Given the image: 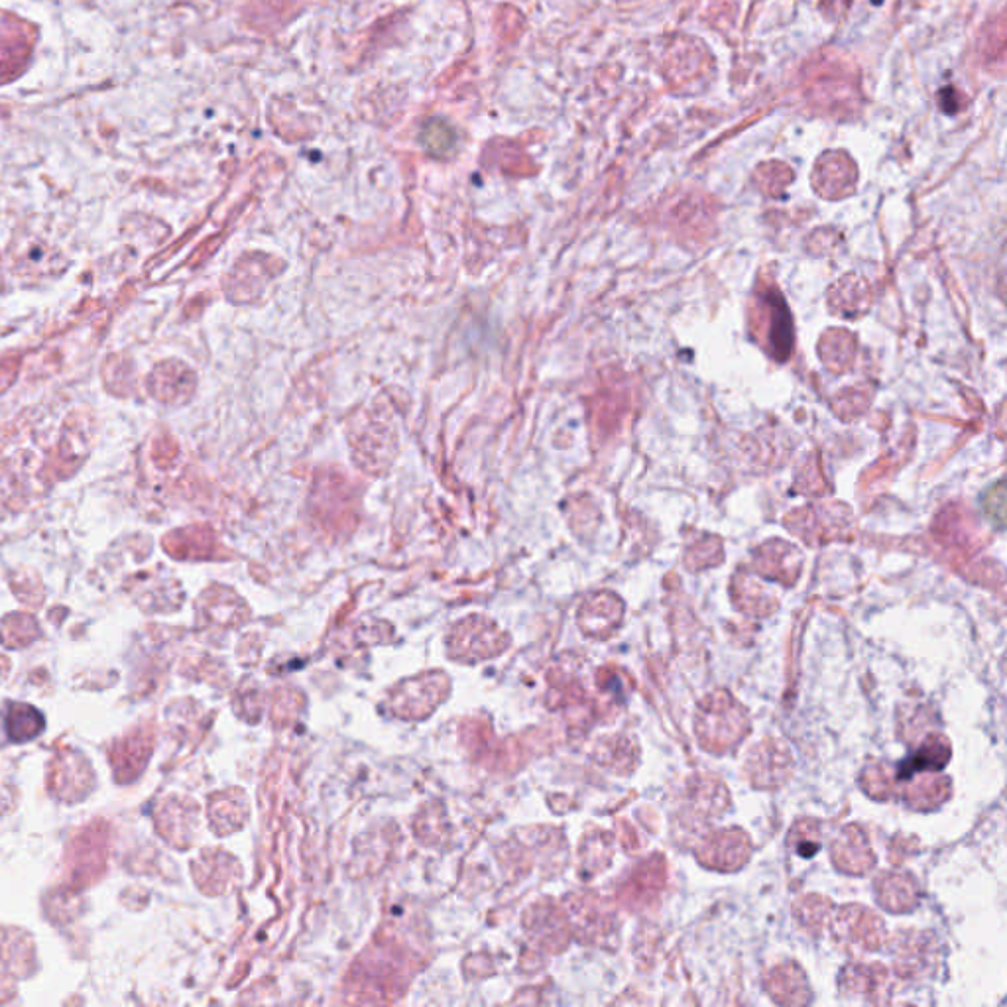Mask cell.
<instances>
[{
  "label": "cell",
  "mask_w": 1007,
  "mask_h": 1007,
  "mask_svg": "<svg viewBox=\"0 0 1007 1007\" xmlns=\"http://www.w3.org/2000/svg\"><path fill=\"white\" fill-rule=\"evenodd\" d=\"M152 752V736H144V732L132 734L126 740H120L111 748V762L115 768L117 781L130 783L140 771L144 770Z\"/></svg>",
  "instance_id": "3"
},
{
  "label": "cell",
  "mask_w": 1007,
  "mask_h": 1007,
  "mask_svg": "<svg viewBox=\"0 0 1007 1007\" xmlns=\"http://www.w3.org/2000/svg\"><path fill=\"white\" fill-rule=\"evenodd\" d=\"M93 787V771L89 762L71 750H63L50 768V791L63 801H79Z\"/></svg>",
  "instance_id": "2"
},
{
  "label": "cell",
  "mask_w": 1007,
  "mask_h": 1007,
  "mask_svg": "<svg viewBox=\"0 0 1007 1007\" xmlns=\"http://www.w3.org/2000/svg\"><path fill=\"white\" fill-rule=\"evenodd\" d=\"M771 353L777 360H785L791 355L793 349V319L791 313L785 305V301L779 296H773L771 303V329H770Z\"/></svg>",
  "instance_id": "5"
},
{
  "label": "cell",
  "mask_w": 1007,
  "mask_h": 1007,
  "mask_svg": "<svg viewBox=\"0 0 1007 1007\" xmlns=\"http://www.w3.org/2000/svg\"><path fill=\"white\" fill-rule=\"evenodd\" d=\"M982 508L988 516V520L996 522L998 528L1004 526V516H1006V490L1004 482L1000 480L996 486H992L984 498H982Z\"/></svg>",
  "instance_id": "7"
},
{
  "label": "cell",
  "mask_w": 1007,
  "mask_h": 1007,
  "mask_svg": "<svg viewBox=\"0 0 1007 1007\" xmlns=\"http://www.w3.org/2000/svg\"><path fill=\"white\" fill-rule=\"evenodd\" d=\"M4 728H6V734L12 742L22 744V742H30V740L38 738L46 728V720L38 709L24 705V703H16V705H10V709L6 712Z\"/></svg>",
  "instance_id": "4"
},
{
  "label": "cell",
  "mask_w": 1007,
  "mask_h": 1007,
  "mask_svg": "<svg viewBox=\"0 0 1007 1007\" xmlns=\"http://www.w3.org/2000/svg\"><path fill=\"white\" fill-rule=\"evenodd\" d=\"M99 827L101 825H93L83 830L69 846L67 866L71 870V882L75 886L91 884L105 868L107 830L99 832Z\"/></svg>",
  "instance_id": "1"
},
{
  "label": "cell",
  "mask_w": 1007,
  "mask_h": 1007,
  "mask_svg": "<svg viewBox=\"0 0 1007 1007\" xmlns=\"http://www.w3.org/2000/svg\"><path fill=\"white\" fill-rule=\"evenodd\" d=\"M421 144L431 156L443 158L455 148L457 134L449 122L441 119L429 120L421 130Z\"/></svg>",
  "instance_id": "6"
}]
</instances>
